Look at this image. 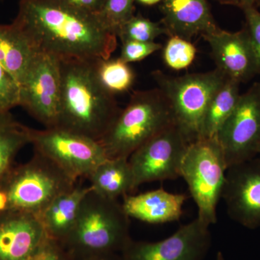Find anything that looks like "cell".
<instances>
[{
  "label": "cell",
  "mask_w": 260,
  "mask_h": 260,
  "mask_svg": "<svg viewBox=\"0 0 260 260\" xmlns=\"http://www.w3.org/2000/svg\"><path fill=\"white\" fill-rule=\"evenodd\" d=\"M189 144L174 124L137 149L128 158L135 189L144 183L181 177V164Z\"/></svg>",
  "instance_id": "cell-9"
},
{
  "label": "cell",
  "mask_w": 260,
  "mask_h": 260,
  "mask_svg": "<svg viewBox=\"0 0 260 260\" xmlns=\"http://www.w3.org/2000/svg\"><path fill=\"white\" fill-rule=\"evenodd\" d=\"M256 8H260V0L258 1L257 5H256Z\"/></svg>",
  "instance_id": "cell-37"
},
{
  "label": "cell",
  "mask_w": 260,
  "mask_h": 260,
  "mask_svg": "<svg viewBox=\"0 0 260 260\" xmlns=\"http://www.w3.org/2000/svg\"><path fill=\"white\" fill-rule=\"evenodd\" d=\"M242 11L245 17V27L255 54L260 74V12L256 7H248Z\"/></svg>",
  "instance_id": "cell-29"
},
{
  "label": "cell",
  "mask_w": 260,
  "mask_h": 260,
  "mask_svg": "<svg viewBox=\"0 0 260 260\" xmlns=\"http://www.w3.org/2000/svg\"><path fill=\"white\" fill-rule=\"evenodd\" d=\"M77 181L51 159L34 151L29 161L12 168L0 187L8 198V210L39 216L58 196L73 189Z\"/></svg>",
  "instance_id": "cell-5"
},
{
  "label": "cell",
  "mask_w": 260,
  "mask_h": 260,
  "mask_svg": "<svg viewBox=\"0 0 260 260\" xmlns=\"http://www.w3.org/2000/svg\"><path fill=\"white\" fill-rule=\"evenodd\" d=\"M87 179L92 190L109 199L124 198L135 190L128 158L107 159L94 169Z\"/></svg>",
  "instance_id": "cell-20"
},
{
  "label": "cell",
  "mask_w": 260,
  "mask_h": 260,
  "mask_svg": "<svg viewBox=\"0 0 260 260\" xmlns=\"http://www.w3.org/2000/svg\"><path fill=\"white\" fill-rule=\"evenodd\" d=\"M137 1L147 6H153V5L160 4L162 0H137Z\"/></svg>",
  "instance_id": "cell-34"
},
{
  "label": "cell",
  "mask_w": 260,
  "mask_h": 260,
  "mask_svg": "<svg viewBox=\"0 0 260 260\" xmlns=\"http://www.w3.org/2000/svg\"><path fill=\"white\" fill-rule=\"evenodd\" d=\"M210 245V225L196 218L159 242L132 239L121 254L125 260H203Z\"/></svg>",
  "instance_id": "cell-12"
},
{
  "label": "cell",
  "mask_w": 260,
  "mask_h": 260,
  "mask_svg": "<svg viewBox=\"0 0 260 260\" xmlns=\"http://www.w3.org/2000/svg\"><path fill=\"white\" fill-rule=\"evenodd\" d=\"M31 129L17 121L10 112L0 114V183L14 167L19 151L30 144Z\"/></svg>",
  "instance_id": "cell-22"
},
{
  "label": "cell",
  "mask_w": 260,
  "mask_h": 260,
  "mask_svg": "<svg viewBox=\"0 0 260 260\" xmlns=\"http://www.w3.org/2000/svg\"><path fill=\"white\" fill-rule=\"evenodd\" d=\"M90 189V186L77 184L53 200L39 215L49 239L64 244L74 227L82 201Z\"/></svg>",
  "instance_id": "cell-18"
},
{
  "label": "cell",
  "mask_w": 260,
  "mask_h": 260,
  "mask_svg": "<svg viewBox=\"0 0 260 260\" xmlns=\"http://www.w3.org/2000/svg\"><path fill=\"white\" fill-rule=\"evenodd\" d=\"M221 199L234 221L260 227V157L228 168Z\"/></svg>",
  "instance_id": "cell-13"
},
{
  "label": "cell",
  "mask_w": 260,
  "mask_h": 260,
  "mask_svg": "<svg viewBox=\"0 0 260 260\" xmlns=\"http://www.w3.org/2000/svg\"><path fill=\"white\" fill-rule=\"evenodd\" d=\"M47 238L37 215L19 210L0 213V260H30Z\"/></svg>",
  "instance_id": "cell-15"
},
{
  "label": "cell",
  "mask_w": 260,
  "mask_h": 260,
  "mask_svg": "<svg viewBox=\"0 0 260 260\" xmlns=\"http://www.w3.org/2000/svg\"><path fill=\"white\" fill-rule=\"evenodd\" d=\"M30 260H73L60 243L47 238Z\"/></svg>",
  "instance_id": "cell-30"
},
{
  "label": "cell",
  "mask_w": 260,
  "mask_h": 260,
  "mask_svg": "<svg viewBox=\"0 0 260 260\" xmlns=\"http://www.w3.org/2000/svg\"><path fill=\"white\" fill-rule=\"evenodd\" d=\"M19 89V106L46 128L56 127L61 90L59 59L37 52Z\"/></svg>",
  "instance_id": "cell-10"
},
{
  "label": "cell",
  "mask_w": 260,
  "mask_h": 260,
  "mask_svg": "<svg viewBox=\"0 0 260 260\" xmlns=\"http://www.w3.org/2000/svg\"><path fill=\"white\" fill-rule=\"evenodd\" d=\"M197 52V48L191 41L177 36H170L162 48V59L168 68L181 71L192 64Z\"/></svg>",
  "instance_id": "cell-25"
},
{
  "label": "cell",
  "mask_w": 260,
  "mask_h": 260,
  "mask_svg": "<svg viewBox=\"0 0 260 260\" xmlns=\"http://www.w3.org/2000/svg\"><path fill=\"white\" fill-rule=\"evenodd\" d=\"M129 217L117 200L92 190L82 201L78 218L63 246L73 259L121 253L132 241Z\"/></svg>",
  "instance_id": "cell-3"
},
{
  "label": "cell",
  "mask_w": 260,
  "mask_h": 260,
  "mask_svg": "<svg viewBox=\"0 0 260 260\" xmlns=\"http://www.w3.org/2000/svg\"><path fill=\"white\" fill-rule=\"evenodd\" d=\"M174 124H177L172 107L158 88L138 90L99 143L108 159L129 158L137 149Z\"/></svg>",
  "instance_id": "cell-4"
},
{
  "label": "cell",
  "mask_w": 260,
  "mask_h": 260,
  "mask_svg": "<svg viewBox=\"0 0 260 260\" xmlns=\"http://www.w3.org/2000/svg\"><path fill=\"white\" fill-rule=\"evenodd\" d=\"M209 44L217 69L227 78L246 83L259 74L255 54L247 30L237 32L219 28L203 37Z\"/></svg>",
  "instance_id": "cell-14"
},
{
  "label": "cell",
  "mask_w": 260,
  "mask_h": 260,
  "mask_svg": "<svg viewBox=\"0 0 260 260\" xmlns=\"http://www.w3.org/2000/svg\"><path fill=\"white\" fill-rule=\"evenodd\" d=\"M97 70L104 86L114 94L127 91L134 83V71L119 58L99 59Z\"/></svg>",
  "instance_id": "cell-23"
},
{
  "label": "cell",
  "mask_w": 260,
  "mask_h": 260,
  "mask_svg": "<svg viewBox=\"0 0 260 260\" xmlns=\"http://www.w3.org/2000/svg\"><path fill=\"white\" fill-rule=\"evenodd\" d=\"M158 88L174 112L176 124L189 143L201 138L205 112L212 97L227 77L217 69L173 77L160 70L152 73Z\"/></svg>",
  "instance_id": "cell-7"
},
{
  "label": "cell",
  "mask_w": 260,
  "mask_h": 260,
  "mask_svg": "<svg viewBox=\"0 0 260 260\" xmlns=\"http://www.w3.org/2000/svg\"><path fill=\"white\" fill-rule=\"evenodd\" d=\"M227 169L216 137L200 138L188 146L181 164V177L198 207L197 218L207 225L217 222V206L222 198Z\"/></svg>",
  "instance_id": "cell-6"
},
{
  "label": "cell",
  "mask_w": 260,
  "mask_h": 260,
  "mask_svg": "<svg viewBox=\"0 0 260 260\" xmlns=\"http://www.w3.org/2000/svg\"><path fill=\"white\" fill-rule=\"evenodd\" d=\"M216 260H225L223 254L220 251H218V254H217Z\"/></svg>",
  "instance_id": "cell-35"
},
{
  "label": "cell",
  "mask_w": 260,
  "mask_h": 260,
  "mask_svg": "<svg viewBox=\"0 0 260 260\" xmlns=\"http://www.w3.org/2000/svg\"><path fill=\"white\" fill-rule=\"evenodd\" d=\"M122 43L119 59L124 62H135L143 60L155 51L162 49L159 43L140 42L136 41H126Z\"/></svg>",
  "instance_id": "cell-28"
},
{
  "label": "cell",
  "mask_w": 260,
  "mask_h": 260,
  "mask_svg": "<svg viewBox=\"0 0 260 260\" xmlns=\"http://www.w3.org/2000/svg\"><path fill=\"white\" fill-rule=\"evenodd\" d=\"M73 260H125L121 253H104L85 257L73 259Z\"/></svg>",
  "instance_id": "cell-33"
},
{
  "label": "cell",
  "mask_w": 260,
  "mask_h": 260,
  "mask_svg": "<svg viewBox=\"0 0 260 260\" xmlns=\"http://www.w3.org/2000/svg\"><path fill=\"white\" fill-rule=\"evenodd\" d=\"M159 5L161 24L169 37L177 36L191 41L219 28L208 0H162Z\"/></svg>",
  "instance_id": "cell-16"
},
{
  "label": "cell",
  "mask_w": 260,
  "mask_h": 260,
  "mask_svg": "<svg viewBox=\"0 0 260 260\" xmlns=\"http://www.w3.org/2000/svg\"><path fill=\"white\" fill-rule=\"evenodd\" d=\"M135 0H107L99 13L101 20L110 31L117 37L119 29L134 16Z\"/></svg>",
  "instance_id": "cell-26"
},
{
  "label": "cell",
  "mask_w": 260,
  "mask_h": 260,
  "mask_svg": "<svg viewBox=\"0 0 260 260\" xmlns=\"http://www.w3.org/2000/svg\"><path fill=\"white\" fill-rule=\"evenodd\" d=\"M0 1H3V0H0Z\"/></svg>",
  "instance_id": "cell-39"
},
{
  "label": "cell",
  "mask_w": 260,
  "mask_h": 260,
  "mask_svg": "<svg viewBox=\"0 0 260 260\" xmlns=\"http://www.w3.org/2000/svg\"><path fill=\"white\" fill-rule=\"evenodd\" d=\"M66 1L80 9L93 13H99L104 9L107 0H66Z\"/></svg>",
  "instance_id": "cell-31"
},
{
  "label": "cell",
  "mask_w": 260,
  "mask_h": 260,
  "mask_svg": "<svg viewBox=\"0 0 260 260\" xmlns=\"http://www.w3.org/2000/svg\"><path fill=\"white\" fill-rule=\"evenodd\" d=\"M37 53L14 23L0 25V65L18 85Z\"/></svg>",
  "instance_id": "cell-19"
},
{
  "label": "cell",
  "mask_w": 260,
  "mask_h": 260,
  "mask_svg": "<svg viewBox=\"0 0 260 260\" xmlns=\"http://www.w3.org/2000/svg\"><path fill=\"white\" fill-rule=\"evenodd\" d=\"M240 84L228 78L212 97L205 112L201 138H212L237 107L240 99Z\"/></svg>",
  "instance_id": "cell-21"
},
{
  "label": "cell",
  "mask_w": 260,
  "mask_h": 260,
  "mask_svg": "<svg viewBox=\"0 0 260 260\" xmlns=\"http://www.w3.org/2000/svg\"><path fill=\"white\" fill-rule=\"evenodd\" d=\"M186 195L174 194L162 187L123 198V208L130 218L149 224L177 221L183 213Z\"/></svg>",
  "instance_id": "cell-17"
},
{
  "label": "cell",
  "mask_w": 260,
  "mask_h": 260,
  "mask_svg": "<svg viewBox=\"0 0 260 260\" xmlns=\"http://www.w3.org/2000/svg\"><path fill=\"white\" fill-rule=\"evenodd\" d=\"M99 59L59 60L60 100L56 126L97 142L121 111L115 94L108 90L99 78Z\"/></svg>",
  "instance_id": "cell-2"
},
{
  "label": "cell",
  "mask_w": 260,
  "mask_h": 260,
  "mask_svg": "<svg viewBox=\"0 0 260 260\" xmlns=\"http://www.w3.org/2000/svg\"><path fill=\"white\" fill-rule=\"evenodd\" d=\"M13 23L37 52L59 60L109 59L117 46V37L99 13L66 0H20Z\"/></svg>",
  "instance_id": "cell-1"
},
{
  "label": "cell",
  "mask_w": 260,
  "mask_h": 260,
  "mask_svg": "<svg viewBox=\"0 0 260 260\" xmlns=\"http://www.w3.org/2000/svg\"><path fill=\"white\" fill-rule=\"evenodd\" d=\"M258 156L260 157V150H259V155H258Z\"/></svg>",
  "instance_id": "cell-38"
},
{
  "label": "cell",
  "mask_w": 260,
  "mask_h": 260,
  "mask_svg": "<svg viewBox=\"0 0 260 260\" xmlns=\"http://www.w3.org/2000/svg\"><path fill=\"white\" fill-rule=\"evenodd\" d=\"M19 104V85L0 65V114L10 112Z\"/></svg>",
  "instance_id": "cell-27"
},
{
  "label": "cell",
  "mask_w": 260,
  "mask_h": 260,
  "mask_svg": "<svg viewBox=\"0 0 260 260\" xmlns=\"http://www.w3.org/2000/svg\"><path fill=\"white\" fill-rule=\"evenodd\" d=\"M229 168L251 160L260 150V95L255 84L240 99L216 135Z\"/></svg>",
  "instance_id": "cell-11"
},
{
  "label": "cell",
  "mask_w": 260,
  "mask_h": 260,
  "mask_svg": "<svg viewBox=\"0 0 260 260\" xmlns=\"http://www.w3.org/2000/svg\"><path fill=\"white\" fill-rule=\"evenodd\" d=\"M30 144L77 180L108 159L99 142L59 127L32 129Z\"/></svg>",
  "instance_id": "cell-8"
},
{
  "label": "cell",
  "mask_w": 260,
  "mask_h": 260,
  "mask_svg": "<svg viewBox=\"0 0 260 260\" xmlns=\"http://www.w3.org/2000/svg\"><path fill=\"white\" fill-rule=\"evenodd\" d=\"M167 35V31L161 23L154 22L141 14L134 15L117 32V38L121 42L136 41L140 42H153L160 36Z\"/></svg>",
  "instance_id": "cell-24"
},
{
  "label": "cell",
  "mask_w": 260,
  "mask_h": 260,
  "mask_svg": "<svg viewBox=\"0 0 260 260\" xmlns=\"http://www.w3.org/2000/svg\"><path fill=\"white\" fill-rule=\"evenodd\" d=\"M221 5H233L243 10L248 7H256L259 0H214Z\"/></svg>",
  "instance_id": "cell-32"
},
{
  "label": "cell",
  "mask_w": 260,
  "mask_h": 260,
  "mask_svg": "<svg viewBox=\"0 0 260 260\" xmlns=\"http://www.w3.org/2000/svg\"><path fill=\"white\" fill-rule=\"evenodd\" d=\"M256 88L257 89L258 93H259L260 95V82L259 83H255Z\"/></svg>",
  "instance_id": "cell-36"
}]
</instances>
